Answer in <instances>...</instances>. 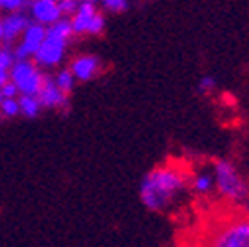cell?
<instances>
[{
    "label": "cell",
    "mask_w": 249,
    "mask_h": 247,
    "mask_svg": "<svg viewBox=\"0 0 249 247\" xmlns=\"http://www.w3.org/2000/svg\"><path fill=\"white\" fill-rule=\"evenodd\" d=\"M53 81H55V85L64 91L66 95H71V91L75 89V77H73V73L70 71V68H61V70H57V73L53 75Z\"/></svg>",
    "instance_id": "cell-14"
},
{
    "label": "cell",
    "mask_w": 249,
    "mask_h": 247,
    "mask_svg": "<svg viewBox=\"0 0 249 247\" xmlns=\"http://www.w3.org/2000/svg\"><path fill=\"white\" fill-rule=\"evenodd\" d=\"M0 111H2L4 117H16L20 113V105L16 97H2L0 101Z\"/></svg>",
    "instance_id": "cell-17"
},
{
    "label": "cell",
    "mask_w": 249,
    "mask_h": 247,
    "mask_svg": "<svg viewBox=\"0 0 249 247\" xmlns=\"http://www.w3.org/2000/svg\"><path fill=\"white\" fill-rule=\"evenodd\" d=\"M10 79V73H8V70H2V68H0V87H2L6 81Z\"/></svg>",
    "instance_id": "cell-21"
},
{
    "label": "cell",
    "mask_w": 249,
    "mask_h": 247,
    "mask_svg": "<svg viewBox=\"0 0 249 247\" xmlns=\"http://www.w3.org/2000/svg\"><path fill=\"white\" fill-rule=\"evenodd\" d=\"M0 95H2V97H16L18 95V87L8 79L2 87H0Z\"/></svg>",
    "instance_id": "cell-20"
},
{
    "label": "cell",
    "mask_w": 249,
    "mask_h": 247,
    "mask_svg": "<svg viewBox=\"0 0 249 247\" xmlns=\"http://www.w3.org/2000/svg\"><path fill=\"white\" fill-rule=\"evenodd\" d=\"M206 247H249V213H230L220 220L210 229Z\"/></svg>",
    "instance_id": "cell-3"
},
{
    "label": "cell",
    "mask_w": 249,
    "mask_h": 247,
    "mask_svg": "<svg viewBox=\"0 0 249 247\" xmlns=\"http://www.w3.org/2000/svg\"><path fill=\"white\" fill-rule=\"evenodd\" d=\"M30 2L28 0H2V8H6V10H10V12H20L22 8H26Z\"/></svg>",
    "instance_id": "cell-18"
},
{
    "label": "cell",
    "mask_w": 249,
    "mask_h": 247,
    "mask_svg": "<svg viewBox=\"0 0 249 247\" xmlns=\"http://www.w3.org/2000/svg\"><path fill=\"white\" fill-rule=\"evenodd\" d=\"M36 97H38L42 109H68L70 107V95H66L64 91L55 85L53 75H48V73H44V81H42V87Z\"/></svg>",
    "instance_id": "cell-7"
},
{
    "label": "cell",
    "mask_w": 249,
    "mask_h": 247,
    "mask_svg": "<svg viewBox=\"0 0 249 247\" xmlns=\"http://www.w3.org/2000/svg\"><path fill=\"white\" fill-rule=\"evenodd\" d=\"M0 4H2V0H0Z\"/></svg>",
    "instance_id": "cell-25"
},
{
    "label": "cell",
    "mask_w": 249,
    "mask_h": 247,
    "mask_svg": "<svg viewBox=\"0 0 249 247\" xmlns=\"http://www.w3.org/2000/svg\"><path fill=\"white\" fill-rule=\"evenodd\" d=\"M190 170L180 162H160L152 166L139 184L141 204L154 213L172 210L188 192Z\"/></svg>",
    "instance_id": "cell-1"
},
{
    "label": "cell",
    "mask_w": 249,
    "mask_h": 247,
    "mask_svg": "<svg viewBox=\"0 0 249 247\" xmlns=\"http://www.w3.org/2000/svg\"><path fill=\"white\" fill-rule=\"evenodd\" d=\"M44 38H46V26H42L38 22H30L22 32V42L16 48L14 57L16 59H30L36 53V50L40 48V44L44 42Z\"/></svg>",
    "instance_id": "cell-8"
},
{
    "label": "cell",
    "mask_w": 249,
    "mask_h": 247,
    "mask_svg": "<svg viewBox=\"0 0 249 247\" xmlns=\"http://www.w3.org/2000/svg\"><path fill=\"white\" fill-rule=\"evenodd\" d=\"M30 12H32V18L42 26H50L64 16L59 10L57 0H32L30 2Z\"/></svg>",
    "instance_id": "cell-10"
},
{
    "label": "cell",
    "mask_w": 249,
    "mask_h": 247,
    "mask_svg": "<svg viewBox=\"0 0 249 247\" xmlns=\"http://www.w3.org/2000/svg\"><path fill=\"white\" fill-rule=\"evenodd\" d=\"M188 190H192L198 198H208L215 192V180H213L212 166H202V168H196L194 172H190Z\"/></svg>",
    "instance_id": "cell-9"
},
{
    "label": "cell",
    "mask_w": 249,
    "mask_h": 247,
    "mask_svg": "<svg viewBox=\"0 0 249 247\" xmlns=\"http://www.w3.org/2000/svg\"><path fill=\"white\" fill-rule=\"evenodd\" d=\"M70 71L73 73L75 81L87 83L103 71V64L95 53H79L70 61Z\"/></svg>",
    "instance_id": "cell-6"
},
{
    "label": "cell",
    "mask_w": 249,
    "mask_h": 247,
    "mask_svg": "<svg viewBox=\"0 0 249 247\" xmlns=\"http://www.w3.org/2000/svg\"><path fill=\"white\" fill-rule=\"evenodd\" d=\"M10 81L18 87V93L22 95H38V91L44 81V73L38 66L30 59H16L12 64Z\"/></svg>",
    "instance_id": "cell-4"
},
{
    "label": "cell",
    "mask_w": 249,
    "mask_h": 247,
    "mask_svg": "<svg viewBox=\"0 0 249 247\" xmlns=\"http://www.w3.org/2000/svg\"><path fill=\"white\" fill-rule=\"evenodd\" d=\"M77 2H91V4H97L99 0H77Z\"/></svg>",
    "instance_id": "cell-22"
},
{
    "label": "cell",
    "mask_w": 249,
    "mask_h": 247,
    "mask_svg": "<svg viewBox=\"0 0 249 247\" xmlns=\"http://www.w3.org/2000/svg\"><path fill=\"white\" fill-rule=\"evenodd\" d=\"M68 44L70 40H64V38H55V36H50L46 34L44 42L40 44V48L36 50L34 53V64L38 68H44V70H53L57 68L61 61L66 57V52H68Z\"/></svg>",
    "instance_id": "cell-5"
},
{
    "label": "cell",
    "mask_w": 249,
    "mask_h": 247,
    "mask_svg": "<svg viewBox=\"0 0 249 247\" xmlns=\"http://www.w3.org/2000/svg\"><path fill=\"white\" fill-rule=\"evenodd\" d=\"M18 105H20V113L28 119H36L42 111V105H40L36 95H22L18 99Z\"/></svg>",
    "instance_id": "cell-13"
},
{
    "label": "cell",
    "mask_w": 249,
    "mask_h": 247,
    "mask_svg": "<svg viewBox=\"0 0 249 247\" xmlns=\"http://www.w3.org/2000/svg\"><path fill=\"white\" fill-rule=\"evenodd\" d=\"M97 6H101V10L109 14H123L131 8V0H99Z\"/></svg>",
    "instance_id": "cell-15"
},
{
    "label": "cell",
    "mask_w": 249,
    "mask_h": 247,
    "mask_svg": "<svg viewBox=\"0 0 249 247\" xmlns=\"http://www.w3.org/2000/svg\"><path fill=\"white\" fill-rule=\"evenodd\" d=\"M196 89H198V93H200V95L208 97V95H212L213 91L217 89V79H215L213 75H202V77L198 79Z\"/></svg>",
    "instance_id": "cell-16"
},
{
    "label": "cell",
    "mask_w": 249,
    "mask_h": 247,
    "mask_svg": "<svg viewBox=\"0 0 249 247\" xmlns=\"http://www.w3.org/2000/svg\"><path fill=\"white\" fill-rule=\"evenodd\" d=\"M0 101H2V95H0Z\"/></svg>",
    "instance_id": "cell-24"
},
{
    "label": "cell",
    "mask_w": 249,
    "mask_h": 247,
    "mask_svg": "<svg viewBox=\"0 0 249 247\" xmlns=\"http://www.w3.org/2000/svg\"><path fill=\"white\" fill-rule=\"evenodd\" d=\"M97 12H99L97 4L79 2L75 12L70 16V22H71V28H73V36H87V28H89L91 20L95 18Z\"/></svg>",
    "instance_id": "cell-11"
},
{
    "label": "cell",
    "mask_w": 249,
    "mask_h": 247,
    "mask_svg": "<svg viewBox=\"0 0 249 247\" xmlns=\"http://www.w3.org/2000/svg\"><path fill=\"white\" fill-rule=\"evenodd\" d=\"M14 61H16V57H14V53L10 50H0V68L10 70Z\"/></svg>",
    "instance_id": "cell-19"
},
{
    "label": "cell",
    "mask_w": 249,
    "mask_h": 247,
    "mask_svg": "<svg viewBox=\"0 0 249 247\" xmlns=\"http://www.w3.org/2000/svg\"><path fill=\"white\" fill-rule=\"evenodd\" d=\"M28 24H30L28 16H24L20 12H12L8 18L2 20V40L12 42L14 38H18L24 32Z\"/></svg>",
    "instance_id": "cell-12"
},
{
    "label": "cell",
    "mask_w": 249,
    "mask_h": 247,
    "mask_svg": "<svg viewBox=\"0 0 249 247\" xmlns=\"http://www.w3.org/2000/svg\"><path fill=\"white\" fill-rule=\"evenodd\" d=\"M0 40H2V22H0Z\"/></svg>",
    "instance_id": "cell-23"
},
{
    "label": "cell",
    "mask_w": 249,
    "mask_h": 247,
    "mask_svg": "<svg viewBox=\"0 0 249 247\" xmlns=\"http://www.w3.org/2000/svg\"><path fill=\"white\" fill-rule=\"evenodd\" d=\"M212 172L215 180V192L224 202L231 206H241L249 202V180L230 159H217L212 162Z\"/></svg>",
    "instance_id": "cell-2"
}]
</instances>
